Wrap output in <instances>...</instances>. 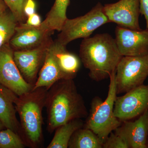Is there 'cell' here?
Segmentation results:
<instances>
[{"label": "cell", "mask_w": 148, "mask_h": 148, "mask_svg": "<svg viewBox=\"0 0 148 148\" xmlns=\"http://www.w3.org/2000/svg\"><path fill=\"white\" fill-rule=\"evenodd\" d=\"M40 16L36 12L31 14L27 17L25 24L31 27H38L41 24Z\"/></svg>", "instance_id": "24"}, {"label": "cell", "mask_w": 148, "mask_h": 148, "mask_svg": "<svg viewBox=\"0 0 148 148\" xmlns=\"http://www.w3.org/2000/svg\"><path fill=\"white\" fill-rule=\"evenodd\" d=\"M48 90L40 87L17 96L15 108L20 118L21 137L27 147L36 148L42 143V110Z\"/></svg>", "instance_id": "3"}, {"label": "cell", "mask_w": 148, "mask_h": 148, "mask_svg": "<svg viewBox=\"0 0 148 148\" xmlns=\"http://www.w3.org/2000/svg\"><path fill=\"white\" fill-rule=\"evenodd\" d=\"M9 10L13 14L18 23H25L27 17L24 8L27 0H3Z\"/></svg>", "instance_id": "22"}, {"label": "cell", "mask_w": 148, "mask_h": 148, "mask_svg": "<svg viewBox=\"0 0 148 148\" xmlns=\"http://www.w3.org/2000/svg\"><path fill=\"white\" fill-rule=\"evenodd\" d=\"M70 0H55L53 5L39 27L47 32H60L67 19L66 12Z\"/></svg>", "instance_id": "17"}, {"label": "cell", "mask_w": 148, "mask_h": 148, "mask_svg": "<svg viewBox=\"0 0 148 148\" xmlns=\"http://www.w3.org/2000/svg\"><path fill=\"white\" fill-rule=\"evenodd\" d=\"M68 148H103V143L92 130L83 127L74 132Z\"/></svg>", "instance_id": "19"}, {"label": "cell", "mask_w": 148, "mask_h": 148, "mask_svg": "<svg viewBox=\"0 0 148 148\" xmlns=\"http://www.w3.org/2000/svg\"><path fill=\"white\" fill-rule=\"evenodd\" d=\"M125 93L117 96L114 105V115L122 123L140 116L148 110V85H142Z\"/></svg>", "instance_id": "7"}, {"label": "cell", "mask_w": 148, "mask_h": 148, "mask_svg": "<svg viewBox=\"0 0 148 148\" xmlns=\"http://www.w3.org/2000/svg\"><path fill=\"white\" fill-rule=\"evenodd\" d=\"M18 24L9 9L0 14V50L4 46L9 44Z\"/></svg>", "instance_id": "20"}, {"label": "cell", "mask_w": 148, "mask_h": 148, "mask_svg": "<svg viewBox=\"0 0 148 148\" xmlns=\"http://www.w3.org/2000/svg\"><path fill=\"white\" fill-rule=\"evenodd\" d=\"M113 132L124 140L129 148H147L148 110L135 121L123 122Z\"/></svg>", "instance_id": "12"}, {"label": "cell", "mask_w": 148, "mask_h": 148, "mask_svg": "<svg viewBox=\"0 0 148 148\" xmlns=\"http://www.w3.org/2000/svg\"><path fill=\"white\" fill-rule=\"evenodd\" d=\"M84 122L80 119L73 120L57 127L47 148H67L74 132L84 127Z\"/></svg>", "instance_id": "18"}, {"label": "cell", "mask_w": 148, "mask_h": 148, "mask_svg": "<svg viewBox=\"0 0 148 148\" xmlns=\"http://www.w3.org/2000/svg\"><path fill=\"white\" fill-rule=\"evenodd\" d=\"M45 107L47 129L50 134L62 125L86 118L88 114L73 79L60 80L54 83L48 90Z\"/></svg>", "instance_id": "1"}, {"label": "cell", "mask_w": 148, "mask_h": 148, "mask_svg": "<svg viewBox=\"0 0 148 148\" xmlns=\"http://www.w3.org/2000/svg\"><path fill=\"white\" fill-rule=\"evenodd\" d=\"M36 3L34 0H27L24 6V12L26 17L36 13Z\"/></svg>", "instance_id": "25"}, {"label": "cell", "mask_w": 148, "mask_h": 148, "mask_svg": "<svg viewBox=\"0 0 148 148\" xmlns=\"http://www.w3.org/2000/svg\"><path fill=\"white\" fill-rule=\"evenodd\" d=\"M50 47L66 79H74L80 68L81 61L79 57L69 51L66 46L61 44L56 40L52 41Z\"/></svg>", "instance_id": "16"}, {"label": "cell", "mask_w": 148, "mask_h": 148, "mask_svg": "<svg viewBox=\"0 0 148 148\" xmlns=\"http://www.w3.org/2000/svg\"><path fill=\"white\" fill-rule=\"evenodd\" d=\"M53 40L51 39L32 49L14 51L13 58L24 79L34 86L45 59L47 51Z\"/></svg>", "instance_id": "9"}, {"label": "cell", "mask_w": 148, "mask_h": 148, "mask_svg": "<svg viewBox=\"0 0 148 148\" xmlns=\"http://www.w3.org/2000/svg\"><path fill=\"white\" fill-rule=\"evenodd\" d=\"M115 39L107 33L84 39L80 45L79 58L89 71V77L96 82L110 77L116 71L123 57Z\"/></svg>", "instance_id": "2"}, {"label": "cell", "mask_w": 148, "mask_h": 148, "mask_svg": "<svg viewBox=\"0 0 148 148\" xmlns=\"http://www.w3.org/2000/svg\"><path fill=\"white\" fill-rule=\"evenodd\" d=\"M148 77V54L123 56L116 72L117 94L125 93L144 84Z\"/></svg>", "instance_id": "6"}, {"label": "cell", "mask_w": 148, "mask_h": 148, "mask_svg": "<svg viewBox=\"0 0 148 148\" xmlns=\"http://www.w3.org/2000/svg\"><path fill=\"white\" fill-rule=\"evenodd\" d=\"M17 96L0 84V120L5 128L12 130L21 138L20 123L16 118L14 105Z\"/></svg>", "instance_id": "14"}, {"label": "cell", "mask_w": 148, "mask_h": 148, "mask_svg": "<svg viewBox=\"0 0 148 148\" xmlns=\"http://www.w3.org/2000/svg\"><path fill=\"white\" fill-rule=\"evenodd\" d=\"M62 79H66L50 45L33 89L44 87L48 90L54 83Z\"/></svg>", "instance_id": "15"}, {"label": "cell", "mask_w": 148, "mask_h": 148, "mask_svg": "<svg viewBox=\"0 0 148 148\" xmlns=\"http://www.w3.org/2000/svg\"><path fill=\"white\" fill-rule=\"evenodd\" d=\"M115 34L117 45L123 56L148 54V29L133 30L118 26Z\"/></svg>", "instance_id": "11"}, {"label": "cell", "mask_w": 148, "mask_h": 148, "mask_svg": "<svg viewBox=\"0 0 148 148\" xmlns=\"http://www.w3.org/2000/svg\"><path fill=\"white\" fill-rule=\"evenodd\" d=\"M8 9V7L3 0H0V14L5 12Z\"/></svg>", "instance_id": "27"}, {"label": "cell", "mask_w": 148, "mask_h": 148, "mask_svg": "<svg viewBox=\"0 0 148 148\" xmlns=\"http://www.w3.org/2000/svg\"><path fill=\"white\" fill-rule=\"evenodd\" d=\"M25 142L16 132L9 128L0 130V148H24Z\"/></svg>", "instance_id": "21"}, {"label": "cell", "mask_w": 148, "mask_h": 148, "mask_svg": "<svg viewBox=\"0 0 148 148\" xmlns=\"http://www.w3.org/2000/svg\"><path fill=\"white\" fill-rule=\"evenodd\" d=\"M116 72L110 78L108 96L105 101L96 96L92 99L89 114L84 127L92 130L103 143L111 132L120 126L122 123L114 115V108L117 97Z\"/></svg>", "instance_id": "4"}, {"label": "cell", "mask_w": 148, "mask_h": 148, "mask_svg": "<svg viewBox=\"0 0 148 148\" xmlns=\"http://www.w3.org/2000/svg\"><path fill=\"white\" fill-rule=\"evenodd\" d=\"M103 11L110 22L132 30H142L139 23L140 0H120L106 4Z\"/></svg>", "instance_id": "10"}, {"label": "cell", "mask_w": 148, "mask_h": 148, "mask_svg": "<svg viewBox=\"0 0 148 148\" xmlns=\"http://www.w3.org/2000/svg\"><path fill=\"white\" fill-rule=\"evenodd\" d=\"M13 53L9 44L0 50V84L19 96L32 90L34 86L22 77L14 60Z\"/></svg>", "instance_id": "8"}, {"label": "cell", "mask_w": 148, "mask_h": 148, "mask_svg": "<svg viewBox=\"0 0 148 148\" xmlns=\"http://www.w3.org/2000/svg\"><path fill=\"white\" fill-rule=\"evenodd\" d=\"M103 148H129L124 140L114 132H111L103 144Z\"/></svg>", "instance_id": "23"}, {"label": "cell", "mask_w": 148, "mask_h": 148, "mask_svg": "<svg viewBox=\"0 0 148 148\" xmlns=\"http://www.w3.org/2000/svg\"><path fill=\"white\" fill-rule=\"evenodd\" d=\"M140 14L144 15L146 21V29H148V0H140Z\"/></svg>", "instance_id": "26"}, {"label": "cell", "mask_w": 148, "mask_h": 148, "mask_svg": "<svg viewBox=\"0 0 148 148\" xmlns=\"http://www.w3.org/2000/svg\"><path fill=\"white\" fill-rule=\"evenodd\" d=\"M52 34L39 27H31L25 23H18L9 45L14 51L28 50L47 42L51 39Z\"/></svg>", "instance_id": "13"}, {"label": "cell", "mask_w": 148, "mask_h": 148, "mask_svg": "<svg viewBox=\"0 0 148 148\" xmlns=\"http://www.w3.org/2000/svg\"><path fill=\"white\" fill-rule=\"evenodd\" d=\"M108 23L110 21L103 11V5L98 2L84 15L67 18L56 40L66 46L74 40L89 38L96 29Z\"/></svg>", "instance_id": "5"}, {"label": "cell", "mask_w": 148, "mask_h": 148, "mask_svg": "<svg viewBox=\"0 0 148 148\" xmlns=\"http://www.w3.org/2000/svg\"><path fill=\"white\" fill-rule=\"evenodd\" d=\"M5 128V127L4 125L3 124V123H2V122L0 120V130L4 129Z\"/></svg>", "instance_id": "28"}, {"label": "cell", "mask_w": 148, "mask_h": 148, "mask_svg": "<svg viewBox=\"0 0 148 148\" xmlns=\"http://www.w3.org/2000/svg\"><path fill=\"white\" fill-rule=\"evenodd\" d=\"M147 148H148V139L147 140Z\"/></svg>", "instance_id": "29"}]
</instances>
